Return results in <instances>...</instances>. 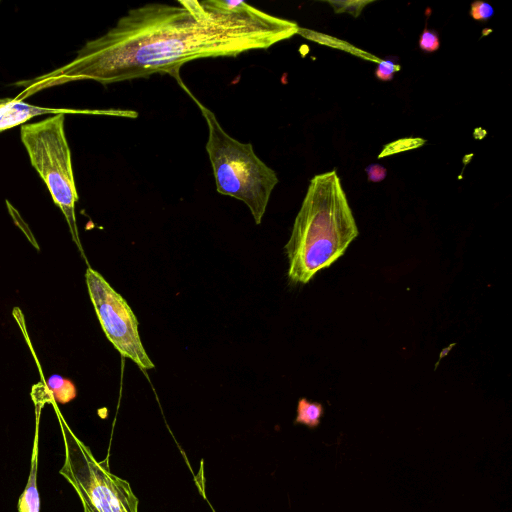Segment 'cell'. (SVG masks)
I'll use <instances>...</instances> for the list:
<instances>
[{"instance_id": "6da1fadb", "label": "cell", "mask_w": 512, "mask_h": 512, "mask_svg": "<svg viewBox=\"0 0 512 512\" xmlns=\"http://www.w3.org/2000/svg\"><path fill=\"white\" fill-rule=\"evenodd\" d=\"M296 22L265 13L245 1L178 0L130 9L102 36L86 42L69 63L18 82L21 98L79 80L103 85L178 76L184 64L265 50L297 34Z\"/></svg>"}, {"instance_id": "7a4b0ae2", "label": "cell", "mask_w": 512, "mask_h": 512, "mask_svg": "<svg viewBox=\"0 0 512 512\" xmlns=\"http://www.w3.org/2000/svg\"><path fill=\"white\" fill-rule=\"evenodd\" d=\"M358 234L337 171L315 175L284 247L290 282L308 283L319 271L337 261Z\"/></svg>"}, {"instance_id": "3957f363", "label": "cell", "mask_w": 512, "mask_h": 512, "mask_svg": "<svg viewBox=\"0 0 512 512\" xmlns=\"http://www.w3.org/2000/svg\"><path fill=\"white\" fill-rule=\"evenodd\" d=\"M176 79L197 104L206 121L208 138L205 148L217 192L242 201L255 223L261 224L270 196L279 182L276 172L256 155L251 143H243L230 136L215 114L187 90L179 77Z\"/></svg>"}, {"instance_id": "277c9868", "label": "cell", "mask_w": 512, "mask_h": 512, "mask_svg": "<svg viewBox=\"0 0 512 512\" xmlns=\"http://www.w3.org/2000/svg\"><path fill=\"white\" fill-rule=\"evenodd\" d=\"M65 113H57L42 121L23 124L21 141L30 162L45 182L54 203L60 208L81 254V246L75 217V204L79 199L71 151L64 130Z\"/></svg>"}, {"instance_id": "5b68a950", "label": "cell", "mask_w": 512, "mask_h": 512, "mask_svg": "<svg viewBox=\"0 0 512 512\" xmlns=\"http://www.w3.org/2000/svg\"><path fill=\"white\" fill-rule=\"evenodd\" d=\"M65 457L59 471L77 493L84 512H138L130 484L114 475L108 460L98 461L59 415Z\"/></svg>"}, {"instance_id": "8992f818", "label": "cell", "mask_w": 512, "mask_h": 512, "mask_svg": "<svg viewBox=\"0 0 512 512\" xmlns=\"http://www.w3.org/2000/svg\"><path fill=\"white\" fill-rule=\"evenodd\" d=\"M88 294L103 332L124 358L140 369L155 367L148 356L138 330V320L127 301L112 288L96 270L88 267L85 273Z\"/></svg>"}, {"instance_id": "52a82bcc", "label": "cell", "mask_w": 512, "mask_h": 512, "mask_svg": "<svg viewBox=\"0 0 512 512\" xmlns=\"http://www.w3.org/2000/svg\"><path fill=\"white\" fill-rule=\"evenodd\" d=\"M65 113L63 110L30 105L19 96L0 99V132L24 124L31 118L46 113Z\"/></svg>"}, {"instance_id": "ba28073f", "label": "cell", "mask_w": 512, "mask_h": 512, "mask_svg": "<svg viewBox=\"0 0 512 512\" xmlns=\"http://www.w3.org/2000/svg\"><path fill=\"white\" fill-rule=\"evenodd\" d=\"M38 424L39 415L36 417V431L31 454L30 473L26 487L18 500L19 512H40V496L36 483L38 468Z\"/></svg>"}, {"instance_id": "9c48e42d", "label": "cell", "mask_w": 512, "mask_h": 512, "mask_svg": "<svg viewBox=\"0 0 512 512\" xmlns=\"http://www.w3.org/2000/svg\"><path fill=\"white\" fill-rule=\"evenodd\" d=\"M50 398L60 404H66L76 397V387L74 383L60 375H52L47 381Z\"/></svg>"}, {"instance_id": "30bf717a", "label": "cell", "mask_w": 512, "mask_h": 512, "mask_svg": "<svg viewBox=\"0 0 512 512\" xmlns=\"http://www.w3.org/2000/svg\"><path fill=\"white\" fill-rule=\"evenodd\" d=\"M322 415L323 406L320 403L310 402L306 398H301L297 405L295 423L314 428L319 425Z\"/></svg>"}, {"instance_id": "8fae6325", "label": "cell", "mask_w": 512, "mask_h": 512, "mask_svg": "<svg viewBox=\"0 0 512 512\" xmlns=\"http://www.w3.org/2000/svg\"><path fill=\"white\" fill-rule=\"evenodd\" d=\"M329 3L335 13H349L353 15L354 17H358L362 10L365 8L366 5L373 2L372 0H353V1H339V0H329L326 1Z\"/></svg>"}, {"instance_id": "7c38bea8", "label": "cell", "mask_w": 512, "mask_h": 512, "mask_svg": "<svg viewBox=\"0 0 512 512\" xmlns=\"http://www.w3.org/2000/svg\"><path fill=\"white\" fill-rule=\"evenodd\" d=\"M425 141L419 138H405L401 140H397L395 142L389 143L384 147L382 153L379 155V158L383 156H387L390 154H395L398 152L410 150L413 148H417L423 145Z\"/></svg>"}, {"instance_id": "4fadbf2b", "label": "cell", "mask_w": 512, "mask_h": 512, "mask_svg": "<svg viewBox=\"0 0 512 512\" xmlns=\"http://www.w3.org/2000/svg\"><path fill=\"white\" fill-rule=\"evenodd\" d=\"M419 48L427 53L435 52L440 47L439 35L436 30L425 28L419 37Z\"/></svg>"}, {"instance_id": "5bb4252c", "label": "cell", "mask_w": 512, "mask_h": 512, "mask_svg": "<svg viewBox=\"0 0 512 512\" xmlns=\"http://www.w3.org/2000/svg\"><path fill=\"white\" fill-rule=\"evenodd\" d=\"M401 66L392 60H381L375 70V77L381 81H390Z\"/></svg>"}, {"instance_id": "9a60e30c", "label": "cell", "mask_w": 512, "mask_h": 512, "mask_svg": "<svg viewBox=\"0 0 512 512\" xmlns=\"http://www.w3.org/2000/svg\"><path fill=\"white\" fill-rule=\"evenodd\" d=\"M494 14L493 7L482 0H476L471 4L470 16L477 21H487Z\"/></svg>"}, {"instance_id": "2e32d148", "label": "cell", "mask_w": 512, "mask_h": 512, "mask_svg": "<svg viewBox=\"0 0 512 512\" xmlns=\"http://www.w3.org/2000/svg\"><path fill=\"white\" fill-rule=\"evenodd\" d=\"M367 178L370 182H381L387 176V170L380 164H370L365 168Z\"/></svg>"}]
</instances>
